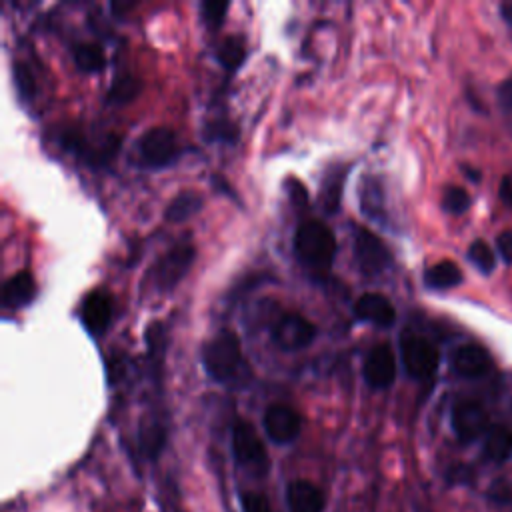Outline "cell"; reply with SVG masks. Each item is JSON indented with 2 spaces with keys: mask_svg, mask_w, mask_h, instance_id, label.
<instances>
[{
  "mask_svg": "<svg viewBox=\"0 0 512 512\" xmlns=\"http://www.w3.org/2000/svg\"><path fill=\"white\" fill-rule=\"evenodd\" d=\"M202 364L206 374L226 386H242L250 378L248 362L242 354V344L232 330H220L204 344Z\"/></svg>",
  "mask_w": 512,
  "mask_h": 512,
  "instance_id": "obj_1",
  "label": "cell"
},
{
  "mask_svg": "<svg viewBox=\"0 0 512 512\" xmlns=\"http://www.w3.org/2000/svg\"><path fill=\"white\" fill-rule=\"evenodd\" d=\"M294 252L298 260L312 270H328L336 254V238L320 220H306L294 234Z\"/></svg>",
  "mask_w": 512,
  "mask_h": 512,
  "instance_id": "obj_2",
  "label": "cell"
},
{
  "mask_svg": "<svg viewBox=\"0 0 512 512\" xmlns=\"http://www.w3.org/2000/svg\"><path fill=\"white\" fill-rule=\"evenodd\" d=\"M232 454L236 464L250 476L262 478L270 470L266 446L248 420L240 418L232 426Z\"/></svg>",
  "mask_w": 512,
  "mask_h": 512,
  "instance_id": "obj_3",
  "label": "cell"
},
{
  "mask_svg": "<svg viewBox=\"0 0 512 512\" xmlns=\"http://www.w3.org/2000/svg\"><path fill=\"white\" fill-rule=\"evenodd\" d=\"M180 154L176 134L166 126H152L136 142V160L144 168L170 166Z\"/></svg>",
  "mask_w": 512,
  "mask_h": 512,
  "instance_id": "obj_4",
  "label": "cell"
},
{
  "mask_svg": "<svg viewBox=\"0 0 512 512\" xmlns=\"http://www.w3.org/2000/svg\"><path fill=\"white\" fill-rule=\"evenodd\" d=\"M400 356L406 372L416 380L430 378L438 368L436 346L420 334L406 332L400 340Z\"/></svg>",
  "mask_w": 512,
  "mask_h": 512,
  "instance_id": "obj_5",
  "label": "cell"
},
{
  "mask_svg": "<svg viewBox=\"0 0 512 512\" xmlns=\"http://www.w3.org/2000/svg\"><path fill=\"white\" fill-rule=\"evenodd\" d=\"M272 338L280 350L296 352L316 338V326L298 312H286L272 324Z\"/></svg>",
  "mask_w": 512,
  "mask_h": 512,
  "instance_id": "obj_6",
  "label": "cell"
},
{
  "mask_svg": "<svg viewBox=\"0 0 512 512\" xmlns=\"http://www.w3.org/2000/svg\"><path fill=\"white\" fill-rule=\"evenodd\" d=\"M354 256H356L360 270L368 276H376V274L384 272L392 262V254L386 248V244L368 228H356Z\"/></svg>",
  "mask_w": 512,
  "mask_h": 512,
  "instance_id": "obj_7",
  "label": "cell"
},
{
  "mask_svg": "<svg viewBox=\"0 0 512 512\" xmlns=\"http://www.w3.org/2000/svg\"><path fill=\"white\" fill-rule=\"evenodd\" d=\"M196 250L190 244H180L174 246L172 250H168L166 254L160 256V260L156 262L152 276H154V284L158 290H172L190 270L192 262H194Z\"/></svg>",
  "mask_w": 512,
  "mask_h": 512,
  "instance_id": "obj_8",
  "label": "cell"
},
{
  "mask_svg": "<svg viewBox=\"0 0 512 512\" xmlns=\"http://www.w3.org/2000/svg\"><path fill=\"white\" fill-rule=\"evenodd\" d=\"M450 422L460 442H474L478 438H484L488 428L492 426L488 422V412L484 410V406L474 400H462L454 404Z\"/></svg>",
  "mask_w": 512,
  "mask_h": 512,
  "instance_id": "obj_9",
  "label": "cell"
},
{
  "mask_svg": "<svg viewBox=\"0 0 512 512\" xmlns=\"http://www.w3.org/2000/svg\"><path fill=\"white\" fill-rule=\"evenodd\" d=\"M262 426L266 436L276 444H290L302 430L300 414L286 404H270L264 412Z\"/></svg>",
  "mask_w": 512,
  "mask_h": 512,
  "instance_id": "obj_10",
  "label": "cell"
},
{
  "mask_svg": "<svg viewBox=\"0 0 512 512\" xmlns=\"http://www.w3.org/2000/svg\"><path fill=\"white\" fill-rule=\"evenodd\" d=\"M396 378V356L388 344H376L364 360V380L372 388H388Z\"/></svg>",
  "mask_w": 512,
  "mask_h": 512,
  "instance_id": "obj_11",
  "label": "cell"
},
{
  "mask_svg": "<svg viewBox=\"0 0 512 512\" xmlns=\"http://www.w3.org/2000/svg\"><path fill=\"white\" fill-rule=\"evenodd\" d=\"M286 506L288 512H324L326 494L312 480L294 478L286 484Z\"/></svg>",
  "mask_w": 512,
  "mask_h": 512,
  "instance_id": "obj_12",
  "label": "cell"
},
{
  "mask_svg": "<svg viewBox=\"0 0 512 512\" xmlns=\"http://www.w3.org/2000/svg\"><path fill=\"white\" fill-rule=\"evenodd\" d=\"M452 370L462 378H482L492 370V358L480 344H462L452 354Z\"/></svg>",
  "mask_w": 512,
  "mask_h": 512,
  "instance_id": "obj_13",
  "label": "cell"
},
{
  "mask_svg": "<svg viewBox=\"0 0 512 512\" xmlns=\"http://www.w3.org/2000/svg\"><path fill=\"white\" fill-rule=\"evenodd\" d=\"M354 312L360 320H366L380 328H388L396 320V310H394L392 302L378 292L362 294L354 304Z\"/></svg>",
  "mask_w": 512,
  "mask_h": 512,
  "instance_id": "obj_14",
  "label": "cell"
},
{
  "mask_svg": "<svg viewBox=\"0 0 512 512\" xmlns=\"http://www.w3.org/2000/svg\"><path fill=\"white\" fill-rule=\"evenodd\" d=\"M112 314V300L102 290H92L82 302V322L88 332L100 334L106 330Z\"/></svg>",
  "mask_w": 512,
  "mask_h": 512,
  "instance_id": "obj_15",
  "label": "cell"
},
{
  "mask_svg": "<svg viewBox=\"0 0 512 512\" xmlns=\"http://www.w3.org/2000/svg\"><path fill=\"white\" fill-rule=\"evenodd\" d=\"M36 296V282L30 272L22 270L10 276L2 286V302L8 308H22Z\"/></svg>",
  "mask_w": 512,
  "mask_h": 512,
  "instance_id": "obj_16",
  "label": "cell"
},
{
  "mask_svg": "<svg viewBox=\"0 0 512 512\" xmlns=\"http://www.w3.org/2000/svg\"><path fill=\"white\" fill-rule=\"evenodd\" d=\"M166 428L160 420H142L138 430V446L144 458L156 460L166 446Z\"/></svg>",
  "mask_w": 512,
  "mask_h": 512,
  "instance_id": "obj_17",
  "label": "cell"
},
{
  "mask_svg": "<svg viewBox=\"0 0 512 512\" xmlns=\"http://www.w3.org/2000/svg\"><path fill=\"white\" fill-rule=\"evenodd\" d=\"M484 454L492 462H504L512 454V430L504 424H492L484 436Z\"/></svg>",
  "mask_w": 512,
  "mask_h": 512,
  "instance_id": "obj_18",
  "label": "cell"
},
{
  "mask_svg": "<svg viewBox=\"0 0 512 512\" xmlns=\"http://www.w3.org/2000/svg\"><path fill=\"white\" fill-rule=\"evenodd\" d=\"M460 282H462V272L452 260H440L424 272V284L428 288L446 290V288L458 286Z\"/></svg>",
  "mask_w": 512,
  "mask_h": 512,
  "instance_id": "obj_19",
  "label": "cell"
},
{
  "mask_svg": "<svg viewBox=\"0 0 512 512\" xmlns=\"http://www.w3.org/2000/svg\"><path fill=\"white\" fill-rule=\"evenodd\" d=\"M204 198L194 190H184L178 196L172 198V202L166 206V220L170 222H184L200 212Z\"/></svg>",
  "mask_w": 512,
  "mask_h": 512,
  "instance_id": "obj_20",
  "label": "cell"
},
{
  "mask_svg": "<svg viewBox=\"0 0 512 512\" xmlns=\"http://www.w3.org/2000/svg\"><path fill=\"white\" fill-rule=\"evenodd\" d=\"M74 62L82 72H98L106 64V54L96 42H82L74 48Z\"/></svg>",
  "mask_w": 512,
  "mask_h": 512,
  "instance_id": "obj_21",
  "label": "cell"
},
{
  "mask_svg": "<svg viewBox=\"0 0 512 512\" xmlns=\"http://www.w3.org/2000/svg\"><path fill=\"white\" fill-rule=\"evenodd\" d=\"M342 182H344V170L336 168L334 172L326 174V178L322 182V194H320L324 212H328V214L338 212L340 198H342Z\"/></svg>",
  "mask_w": 512,
  "mask_h": 512,
  "instance_id": "obj_22",
  "label": "cell"
},
{
  "mask_svg": "<svg viewBox=\"0 0 512 512\" xmlns=\"http://www.w3.org/2000/svg\"><path fill=\"white\" fill-rule=\"evenodd\" d=\"M216 56L226 70H236L246 58V44L240 36H228L220 42Z\"/></svg>",
  "mask_w": 512,
  "mask_h": 512,
  "instance_id": "obj_23",
  "label": "cell"
},
{
  "mask_svg": "<svg viewBox=\"0 0 512 512\" xmlns=\"http://www.w3.org/2000/svg\"><path fill=\"white\" fill-rule=\"evenodd\" d=\"M140 90H142V84L134 76L124 74L112 82V86L108 90V100L114 104H126L132 98H136Z\"/></svg>",
  "mask_w": 512,
  "mask_h": 512,
  "instance_id": "obj_24",
  "label": "cell"
},
{
  "mask_svg": "<svg viewBox=\"0 0 512 512\" xmlns=\"http://www.w3.org/2000/svg\"><path fill=\"white\" fill-rule=\"evenodd\" d=\"M360 204L362 212L370 220H378L382 212V202H380V188L374 178H364L362 182V192H360Z\"/></svg>",
  "mask_w": 512,
  "mask_h": 512,
  "instance_id": "obj_25",
  "label": "cell"
},
{
  "mask_svg": "<svg viewBox=\"0 0 512 512\" xmlns=\"http://www.w3.org/2000/svg\"><path fill=\"white\" fill-rule=\"evenodd\" d=\"M468 260L484 274L492 272L496 266V256L492 252V248L484 242V240H476L470 244L468 248Z\"/></svg>",
  "mask_w": 512,
  "mask_h": 512,
  "instance_id": "obj_26",
  "label": "cell"
},
{
  "mask_svg": "<svg viewBox=\"0 0 512 512\" xmlns=\"http://www.w3.org/2000/svg\"><path fill=\"white\" fill-rule=\"evenodd\" d=\"M470 206V196L464 188L458 186H448L442 194V208L450 214H462Z\"/></svg>",
  "mask_w": 512,
  "mask_h": 512,
  "instance_id": "obj_27",
  "label": "cell"
},
{
  "mask_svg": "<svg viewBox=\"0 0 512 512\" xmlns=\"http://www.w3.org/2000/svg\"><path fill=\"white\" fill-rule=\"evenodd\" d=\"M240 508H242V512H272L270 498L258 490H242L240 492Z\"/></svg>",
  "mask_w": 512,
  "mask_h": 512,
  "instance_id": "obj_28",
  "label": "cell"
},
{
  "mask_svg": "<svg viewBox=\"0 0 512 512\" xmlns=\"http://www.w3.org/2000/svg\"><path fill=\"white\" fill-rule=\"evenodd\" d=\"M200 12H202V18H204V22H206L208 26L218 28V26L224 22V18H226L228 4H226V2H216V0H212V2H202V4H200Z\"/></svg>",
  "mask_w": 512,
  "mask_h": 512,
  "instance_id": "obj_29",
  "label": "cell"
},
{
  "mask_svg": "<svg viewBox=\"0 0 512 512\" xmlns=\"http://www.w3.org/2000/svg\"><path fill=\"white\" fill-rule=\"evenodd\" d=\"M14 80H16V90L18 94L26 100V98H32L36 86H34V76L32 72L22 64V62H16L14 64Z\"/></svg>",
  "mask_w": 512,
  "mask_h": 512,
  "instance_id": "obj_30",
  "label": "cell"
},
{
  "mask_svg": "<svg viewBox=\"0 0 512 512\" xmlns=\"http://www.w3.org/2000/svg\"><path fill=\"white\" fill-rule=\"evenodd\" d=\"M288 186V192H290V198L296 206H306V200H308V194H306V188L302 182H298L296 178H288L286 182Z\"/></svg>",
  "mask_w": 512,
  "mask_h": 512,
  "instance_id": "obj_31",
  "label": "cell"
},
{
  "mask_svg": "<svg viewBox=\"0 0 512 512\" xmlns=\"http://www.w3.org/2000/svg\"><path fill=\"white\" fill-rule=\"evenodd\" d=\"M490 498L496 500V502H510L512 500V486H508L506 482H496L492 484V490H490Z\"/></svg>",
  "mask_w": 512,
  "mask_h": 512,
  "instance_id": "obj_32",
  "label": "cell"
},
{
  "mask_svg": "<svg viewBox=\"0 0 512 512\" xmlns=\"http://www.w3.org/2000/svg\"><path fill=\"white\" fill-rule=\"evenodd\" d=\"M498 250L506 262H512V232H504L498 236Z\"/></svg>",
  "mask_w": 512,
  "mask_h": 512,
  "instance_id": "obj_33",
  "label": "cell"
},
{
  "mask_svg": "<svg viewBox=\"0 0 512 512\" xmlns=\"http://www.w3.org/2000/svg\"><path fill=\"white\" fill-rule=\"evenodd\" d=\"M498 98H500L502 106L512 108V76L500 84V88H498Z\"/></svg>",
  "mask_w": 512,
  "mask_h": 512,
  "instance_id": "obj_34",
  "label": "cell"
},
{
  "mask_svg": "<svg viewBox=\"0 0 512 512\" xmlns=\"http://www.w3.org/2000/svg\"><path fill=\"white\" fill-rule=\"evenodd\" d=\"M500 198L504 204L512 206V178L510 176H504L500 182Z\"/></svg>",
  "mask_w": 512,
  "mask_h": 512,
  "instance_id": "obj_35",
  "label": "cell"
},
{
  "mask_svg": "<svg viewBox=\"0 0 512 512\" xmlns=\"http://www.w3.org/2000/svg\"><path fill=\"white\" fill-rule=\"evenodd\" d=\"M502 18L512 26V2H506V4H502Z\"/></svg>",
  "mask_w": 512,
  "mask_h": 512,
  "instance_id": "obj_36",
  "label": "cell"
}]
</instances>
